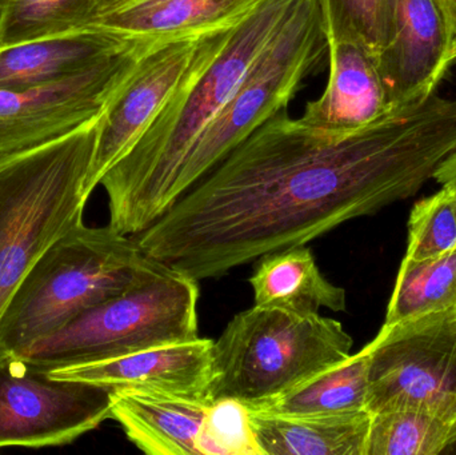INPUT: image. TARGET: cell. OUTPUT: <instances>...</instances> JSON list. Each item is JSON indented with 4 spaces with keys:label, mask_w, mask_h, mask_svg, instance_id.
<instances>
[{
    "label": "cell",
    "mask_w": 456,
    "mask_h": 455,
    "mask_svg": "<svg viewBox=\"0 0 456 455\" xmlns=\"http://www.w3.org/2000/svg\"><path fill=\"white\" fill-rule=\"evenodd\" d=\"M454 151L456 99L436 93L351 133L283 109L133 238L192 280L221 277L414 197Z\"/></svg>",
    "instance_id": "cell-1"
},
{
    "label": "cell",
    "mask_w": 456,
    "mask_h": 455,
    "mask_svg": "<svg viewBox=\"0 0 456 455\" xmlns=\"http://www.w3.org/2000/svg\"><path fill=\"white\" fill-rule=\"evenodd\" d=\"M297 2L260 0L235 26L200 37L181 85L133 149L101 179L109 197V226L133 237L171 207L174 186L190 150Z\"/></svg>",
    "instance_id": "cell-2"
},
{
    "label": "cell",
    "mask_w": 456,
    "mask_h": 455,
    "mask_svg": "<svg viewBox=\"0 0 456 455\" xmlns=\"http://www.w3.org/2000/svg\"><path fill=\"white\" fill-rule=\"evenodd\" d=\"M98 120L42 146L0 155V317L40 256L83 223Z\"/></svg>",
    "instance_id": "cell-3"
},
{
    "label": "cell",
    "mask_w": 456,
    "mask_h": 455,
    "mask_svg": "<svg viewBox=\"0 0 456 455\" xmlns=\"http://www.w3.org/2000/svg\"><path fill=\"white\" fill-rule=\"evenodd\" d=\"M152 259L111 226L72 229L31 267L0 317V358L18 354L133 285Z\"/></svg>",
    "instance_id": "cell-4"
},
{
    "label": "cell",
    "mask_w": 456,
    "mask_h": 455,
    "mask_svg": "<svg viewBox=\"0 0 456 455\" xmlns=\"http://www.w3.org/2000/svg\"><path fill=\"white\" fill-rule=\"evenodd\" d=\"M198 280L152 259L126 290L16 355L45 370L200 338Z\"/></svg>",
    "instance_id": "cell-5"
},
{
    "label": "cell",
    "mask_w": 456,
    "mask_h": 455,
    "mask_svg": "<svg viewBox=\"0 0 456 455\" xmlns=\"http://www.w3.org/2000/svg\"><path fill=\"white\" fill-rule=\"evenodd\" d=\"M353 344L339 321L319 313L254 306L236 314L214 342L208 395L260 408L350 357Z\"/></svg>",
    "instance_id": "cell-6"
},
{
    "label": "cell",
    "mask_w": 456,
    "mask_h": 455,
    "mask_svg": "<svg viewBox=\"0 0 456 455\" xmlns=\"http://www.w3.org/2000/svg\"><path fill=\"white\" fill-rule=\"evenodd\" d=\"M329 47L321 3L297 0L286 23L190 150L174 186V203L259 126L287 109L303 80L329 56Z\"/></svg>",
    "instance_id": "cell-7"
},
{
    "label": "cell",
    "mask_w": 456,
    "mask_h": 455,
    "mask_svg": "<svg viewBox=\"0 0 456 455\" xmlns=\"http://www.w3.org/2000/svg\"><path fill=\"white\" fill-rule=\"evenodd\" d=\"M115 389L55 378L20 355L0 358V449L74 443L111 418Z\"/></svg>",
    "instance_id": "cell-8"
},
{
    "label": "cell",
    "mask_w": 456,
    "mask_h": 455,
    "mask_svg": "<svg viewBox=\"0 0 456 455\" xmlns=\"http://www.w3.org/2000/svg\"><path fill=\"white\" fill-rule=\"evenodd\" d=\"M364 347L370 414L402 405L456 409V309L383 325Z\"/></svg>",
    "instance_id": "cell-9"
},
{
    "label": "cell",
    "mask_w": 456,
    "mask_h": 455,
    "mask_svg": "<svg viewBox=\"0 0 456 455\" xmlns=\"http://www.w3.org/2000/svg\"><path fill=\"white\" fill-rule=\"evenodd\" d=\"M146 51L133 45L55 85L0 90V155L42 146L99 119Z\"/></svg>",
    "instance_id": "cell-10"
},
{
    "label": "cell",
    "mask_w": 456,
    "mask_h": 455,
    "mask_svg": "<svg viewBox=\"0 0 456 455\" xmlns=\"http://www.w3.org/2000/svg\"><path fill=\"white\" fill-rule=\"evenodd\" d=\"M200 37L162 43L139 56L99 118L95 152L86 181L88 197L104 174L133 149L181 85Z\"/></svg>",
    "instance_id": "cell-11"
},
{
    "label": "cell",
    "mask_w": 456,
    "mask_h": 455,
    "mask_svg": "<svg viewBox=\"0 0 456 455\" xmlns=\"http://www.w3.org/2000/svg\"><path fill=\"white\" fill-rule=\"evenodd\" d=\"M455 61L454 32L439 0H394L390 39L378 55L393 110L428 101Z\"/></svg>",
    "instance_id": "cell-12"
},
{
    "label": "cell",
    "mask_w": 456,
    "mask_h": 455,
    "mask_svg": "<svg viewBox=\"0 0 456 455\" xmlns=\"http://www.w3.org/2000/svg\"><path fill=\"white\" fill-rule=\"evenodd\" d=\"M213 345L211 339L198 338L48 373L55 378L210 398Z\"/></svg>",
    "instance_id": "cell-13"
},
{
    "label": "cell",
    "mask_w": 456,
    "mask_h": 455,
    "mask_svg": "<svg viewBox=\"0 0 456 455\" xmlns=\"http://www.w3.org/2000/svg\"><path fill=\"white\" fill-rule=\"evenodd\" d=\"M330 77L321 98L305 104L300 122L351 133L394 111L378 55L353 42L329 43Z\"/></svg>",
    "instance_id": "cell-14"
},
{
    "label": "cell",
    "mask_w": 456,
    "mask_h": 455,
    "mask_svg": "<svg viewBox=\"0 0 456 455\" xmlns=\"http://www.w3.org/2000/svg\"><path fill=\"white\" fill-rule=\"evenodd\" d=\"M260 0H125L93 26L111 31L144 50L230 28ZM91 26V27H93Z\"/></svg>",
    "instance_id": "cell-15"
},
{
    "label": "cell",
    "mask_w": 456,
    "mask_h": 455,
    "mask_svg": "<svg viewBox=\"0 0 456 455\" xmlns=\"http://www.w3.org/2000/svg\"><path fill=\"white\" fill-rule=\"evenodd\" d=\"M135 43L93 26L0 48V90L23 91L79 77Z\"/></svg>",
    "instance_id": "cell-16"
},
{
    "label": "cell",
    "mask_w": 456,
    "mask_h": 455,
    "mask_svg": "<svg viewBox=\"0 0 456 455\" xmlns=\"http://www.w3.org/2000/svg\"><path fill=\"white\" fill-rule=\"evenodd\" d=\"M214 400L138 387H117L111 418L149 455H200L198 432Z\"/></svg>",
    "instance_id": "cell-17"
},
{
    "label": "cell",
    "mask_w": 456,
    "mask_h": 455,
    "mask_svg": "<svg viewBox=\"0 0 456 455\" xmlns=\"http://www.w3.org/2000/svg\"><path fill=\"white\" fill-rule=\"evenodd\" d=\"M263 455H366L371 414L284 416L252 410Z\"/></svg>",
    "instance_id": "cell-18"
},
{
    "label": "cell",
    "mask_w": 456,
    "mask_h": 455,
    "mask_svg": "<svg viewBox=\"0 0 456 455\" xmlns=\"http://www.w3.org/2000/svg\"><path fill=\"white\" fill-rule=\"evenodd\" d=\"M255 306L297 314H318L319 309L346 312V290L322 274L310 248H286L260 258L251 280Z\"/></svg>",
    "instance_id": "cell-19"
},
{
    "label": "cell",
    "mask_w": 456,
    "mask_h": 455,
    "mask_svg": "<svg viewBox=\"0 0 456 455\" xmlns=\"http://www.w3.org/2000/svg\"><path fill=\"white\" fill-rule=\"evenodd\" d=\"M369 353L363 347L286 394L252 410L284 416H335L369 411Z\"/></svg>",
    "instance_id": "cell-20"
},
{
    "label": "cell",
    "mask_w": 456,
    "mask_h": 455,
    "mask_svg": "<svg viewBox=\"0 0 456 455\" xmlns=\"http://www.w3.org/2000/svg\"><path fill=\"white\" fill-rule=\"evenodd\" d=\"M456 445V409L402 405L371 414L366 455H438Z\"/></svg>",
    "instance_id": "cell-21"
},
{
    "label": "cell",
    "mask_w": 456,
    "mask_h": 455,
    "mask_svg": "<svg viewBox=\"0 0 456 455\" xmlns=\"http://www.w3.org/2000/svg\"><path fill=\"white\" fill-rule=\"evenodd\" d=\"M456 309V248L436 258H403L383 325Z\"/></svg>",
    "instance_id": "cell-22"
},
{
    "label": "cell",
    "mask_w": 456,
    "mask_h": 455,
    "mask_svg": "<svg viewBox=\"0 0 456 455\" xmlns=\"http://www.w3.org/2000/svg\"><path fill=\"white\" fill-rule=\"evenodd\" d=\"M96 18L94 0H0V48L88 28Z\"/></svg>",
    "instance_id": "cell-23"
},
{
    "label": "cell",
    "mask_w": 456,
    "mask_h": 455,
    "mask_svg": "<svg viewBox=\"0 0 456 455\" xmlns=\"http://www.w3.org/2000/svg\"><path fill=\"white\" fill-rule=\"evenodd\" d=\"M329 43L353 42L375 55L390 39L394 0H319Z\"/></svg>",
    "instance_id": "cell-24"
},
{
    "label": "cell",
    "mask_w": 456,
    "mask_h": 455,
    "mask_svg": "<svg viewBox=\"0 0 456 455\" xmlns=\"http://www.w3.org/2000/svg\"><path fill=\"white\" fill-rule=\"evenodd\" d=\"M200 455H263L251 409L235 398H218L208 406L198 432Z\"/></svg>",
    "instance_id": "cell-25"
},
{
    "label": "cell",
    "mask_w": 456,
    "mask_h": 455,
    "mask_svg": "<svg viewBox=\"0 0 456 455\" xmlns=\"http://www.w3.org/2000/svg\"><path fill=\"white\" fill-rule=\"evenodd\" d=\"M456 248V202L449 190L415 203L409 218V245L404 258H436Z\"/></svg>",
    "instance_id": "cell-26"
},
{
    "label": "cell",
    "mask_w": 456,
    "mask_h": 455,
    "mask_svg": "<svg viewBox=\"0 0 456 455\" xmlns=\"http://www.w3.org/2000/svg\"><path fill=\"white\" fill-rule=\"evenodd\" d=\"M433 179H436L441 187L449 190L456 202V151L439 165L434 173Z\"/></svg>",
    "instance_id": "cell-27"
},
{
    "label": "cell",
    "mask_w": 456,
    "mask_h": 455,
    "mask_svg": "<svg viewBox=\"0 0 456 455\" xmlns=\"http://www.w3.org/2000/svg\"><path fill=\"white\" fill-rule=\"evenodd\" d=\"M447 18H449L450 24H452V32H454L455 45H456V0H439Z\"/></svg>",
    "instance_id": "cell-28"
},
{
    "label": "cell",
    "mask_w": 456,
    "mask_h": 455,
    "mask_svg": "<svg viewBox=\"0 0 456 455\" xmlns=\"http://www.w3.org/2000/svg\"><path fill=\"white\" fill-rule=\"evenodd\" d=\"M125 0H94V5H95L96 15L102 16L109 11L114 10L115 7L120 4ZM96 18V19H98Z\"/></svg>",
    "instance_id": "cell-29"
}]
</instances>
